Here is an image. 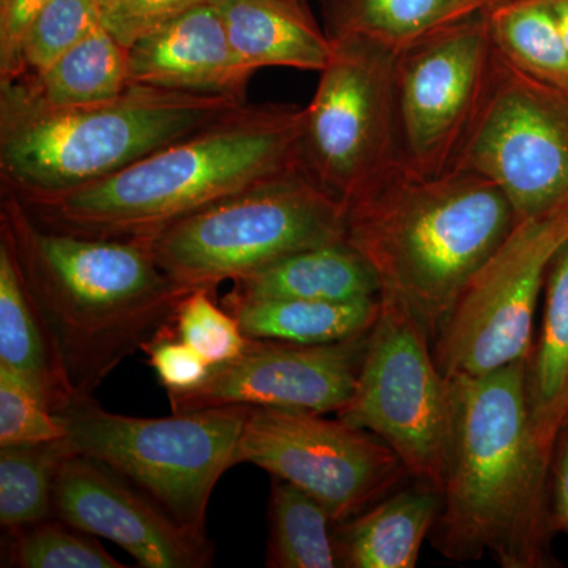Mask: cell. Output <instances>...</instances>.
<instances>
[{
	"label": "cell",
	"mask_w": 568,
	"mask_h": 568,
	"mask_svg": "<svg viewBox=\"0 0 568 568\" xmlns=\"http://www.w3.org/2000/svg\"><path fill=\"white\" fill-rule=\"evenodd\" d=\"M525 362L447 377L452 425L443 507L429 541L454 562L491 555L503 568L549 566V470L526 403Z\"/></svg>",
	"instance_id": "1"
},
{
	"label": "cell",
	"mask_w": 568,
	"mask_h": 568,
	"mask_svg": "<svg viewBox=\"0 0 568 568\" xmlns=\"http://www.w3.org/2000/svg\"><path fill=\"white\" fill-rule=\"evenodd\" d=\"M0 241L50 324L78 398L173 324L192 291L156 263L152 237H89L41 226L10 194L0 203Z\"/></svg>",
	"instance_id": "2"
},
{
	"label": "cell",
	"mask_w": 568,
	"mask_h": 568,
	"mask_svg": "<svg viewBox=\"0 0 568 568\" xmlns=\"http://www.w3.org/2000/svg\"><path fill=\"white\" fill-rule=\"evenodd\" d=\"M301 123L302 108L295 104L246 102L102 181L17 200L51 230L102 239L153 237L185 216L297 168Z\"/></svg>",
	"instance_id": "3"
},
{
	"label": "cell",
	"mask_w": 568,
	"mask_h": 568,
	"mask_svg": "<svg viewBox=\"0 0 568 568\" xmlns=\"http://www.w3.org/2000/svg\"><path fill=\"white\" fill-rule=\"evenodd\" d=\"M499 186L452 170L422 178L402 164L346 209V241L364 254L383 293L435 342L469 280L517 224Z\"/></svg>",
	"instance_id": "4"
},
{
	"label": "cell",
	"mask_w": 568,
	"mask_h": 568,
	"mask_svg": "<svg viewBox=\"0 0 568 568\" xmlns=\"http://www.w3.org/2000/svg\"><path fill=\"white\" fill-rule=\"evenodd\" d=\"M246 102L130 84L108 102L55 108L0 81L2 193L40 196L102 181Z\"/></svg>",
	"instance_id": "5"
},
{
	"label": "cell",
	"mask_w": 568,
	"mask_h": 568,
	"mask_svg": "<svg viewBox=\"0 0 568 568\" xmlns=\"http://www.w3.org/2000/svg\"><path fill=\"white\" fill-rule=\"evenodd\" d=\"M248 409L223 406L132 417L80 396L58 414L73 454L110 467L183 528L207 534L209 503L220 478L239 465Z\"/></svg>",
	"instance_id": "6"
},
{
	"label": "cell",
	"mask_w": 568,
	"mask_h": 568,
	"mask_svg": "<svg viewBox=\"0 0 568 568\" xmlns=\"http://www.w3.org/2000/svg\"><path fill=\"white\" fill-rule=\"evenodd\" d=\"M346 239V209L298 168L153 235L156 263L185 290L215 293L290 254Z\"/></svg>",
	"instance_id": "7"
},
{
	"label": "cell",
	"mask_w": 568,
	"mask_h": 568,
	"mask_svg": "<svg viewBox=\"0 0 568 568\" xmlns=\"http://www.w3.org/2000/svg\"><path fill=\"white\" fill-rule=\"evenodd\" d=\"M332 43L315 95L302 108L297 168L347 209L399 164L394 97L398 52L361 37Z\"/></svg>",
	"instance_id": "8"
},
{
	"label": "cell",
	"mask_w": 568,
	"mask_h": 568,
	"mask_svg": "<svg viewBox=\"0 0 568 568\" xmlns=\"http://www.w3.org/2000/svg\"><path fill=\"white\" fill-rule=\"evenodd\" d=\"M336 417L383 439L414 481L443 493L450 384L437 368L424 328L386 294H381L353 398Z\"/></svg>",
	"instance_id": "9"
},
{
	"label": "cell",
	"mask_w": 568,
	"mask_h": 568,
	"mask_svg": "<svg viewBox=\"0 0 568 568\" xmlns=\"http://www.w3.org/2000/svg\"><path fill=\"white\" fill-rule=\"evenodd\" d=\"M567 241L568 205L518 220L469 280L433 342L444 376H484L528 358L548 267Z\"/></svg>",
	"instance_id": "10"
},
{
	"label": "cell",
	"mask_w": 568,
	"mask_h": 568,
	"mask_svg": "<svg viewBox=\"0 0 568 568\" xmlns=\"http://www.w3.org/2000/svg\"><path fill=\"white\" fill-rule=\"evenodd\" d=\"M495 59L485 11L396 54V141L405 170L422 178L454 170L487 99Z\"/></svg>",
	"instance_id": "11"
},
{
	"label": "cell",
	"mask_w": 568,
	"mask_h": 568,
	"mask_svg": "<svg viewBox=\"0 0 568 568\" xmlns=\"http://www.w3.org/2000/svg\"><path fill=\"white\" fill-rule=\"evenodd\" d=\"M324 416L250 407L239 463L304 489L339 525L394 493L409 474L383 439Z\"/></svg>",
	"instance_id": "12"
},
{
	"label": "cell",
	"mask_w": 568,
	"mask_h": 568,
	"mask_svg": "<svg viewBox=\"0 0 568 568\" xmlns=\"http://www.w3.org/2000/svg\"><path fill=\"white\" fill-rule=\"evenodd\" d=\"M454 170L496 183L518 220L567 207L568 95L530 80L496 52L487 99Z\"/></svg>",
	"instance_id": "13"
},
{
	"label": "cell",
	"mask_w": 568,
	"mask_h": 568,
	"mask_svg": "<svg viewBox=\"0 0 568 568\" xmlns=\"http://www.w3.org/2000/svg\"><path fill=\"white\" fill-rule=\"evenodd\" d=\"M368 334L328 343L297 345L250 338L244 353L212 366L201 386L168 392L173 413L207 407H280L338 414L353 398Z\"/></svg>",
	"instance_id": "14"
},
{
	"label": "cell",
	"mask_w": 568,
	"mask_h": 568,
	"mask_svg": "<svg viewBox=\"0 0 568 568\" xmlns=\"http://www.w3.org/2000/svg\"><path fill=\"white\" fill-rule=\"evenodd\" d=\"M54 517L108 538L141 567L212 566L207 534L183 528L140 488L84 455L71 454L62 462L54 485Z\"/></svg>",
	"instance_id": "15"
},
{
	"label": "cell",
	"mask_w": 568,
	"mask_h": 568,
	"mask_svg": "<svg viewBox=\"0 0 568 568\" xmlns=\"http://www.w3.org/2000/svg\"><path fill=\"white\" fill-rule=\"evenodd\" d=\"M130 84L246 99L256 71L235 54L215 3L196 7L129 48Z\"/></svg>",
	"instance_id": "16"
},
{
	"label": "cell",
	"mask_w": 568,
	"mask_h": 568,
	"mask_svg": "<svg viewBox=\"0 0 568 568\" xmlns=\"http://www.w3.org/2000/svg\"><path fill=\"white\" fill-rule=\"evenodd\" d=\"M227 39L237 58L253 71L267 67L324 70L334 43L294 0H215Z\"/></svg>",
	"instance_id": "17"
},
{
	"label": "cell",
	"mask_w": 568,
	"mask_h": 568,
	"mask_svg": "<svg viewBox=\"0 0 568 568\" xmlns=\"http://www.w3.org/2000/svg\"><path fill=\"white\" fill-rule=\"evenodd\" d=\"M443 507V493L416 481L334 526L338 566L414 568Z\"/></svg>",
	"instance_id": "18"
},
{
	"label": "cell",
	"mask_w": 568,
	"mask_h": 568,
	"mask_svg": "<svg viewBox=\"0 0 568 568\" xmlns=\"http://www.w3.org/2000/svg\"><path fill=\"white\" fill-rule=\"evenodd\" d=\"M0 365L24 377L54 413H61L78 398L50 324L3 241H0Z\"/></svg>",
	"instance_id": "19"
},
{
	"label": "cell",
	"mask_w": 568,
	"mask_h": 568,
	"mask_svg": "<svg viewBox=\"0 0 568 568\" xmlns=\"http://www.w3.org/2000/svg\"><path fill=\"white\" fill-rule=\"evenodd\" d=\"M383 284L373 265L349 242L312 246L234 282L237 298H297L353 302L379 297Z\"/></svg>",
	"instance_id": "20"
},
{
	"label": "cell",
	"mask_w": 568,
	"mask_h": 568,
	"mask_svg": "<svg viewBox=\"0 0 568 568\" xmlns=\"http://www.w3.org/2000/svg\"><path fill=\"white\" fill-rule=\"evenodd\" d=\"M526 403L534 435L552 457L568 424V241L549 264L540 331L525 362Z\"/></svg>",
	"instance_id": "21"
},
{
	"label": "cell",
	"mask_w": 568,
	"mask_h": 568,
	"mask_svg": "<svg viewBox=\"0 0 568 568\" xmlns=\"http://www.w3.org/2000/svg\"><path fill=\"white\" fill-rule=\"evenodd\" d=\"M223 306L250 338L328 345L368 334L379 316L381 295L353 302H317L226 294Z\"/></svg>",
	"instance_id": "22"
},
{
	"label": "cell",
	"mask_w": 568,
	"mask_h": 568,
	"mask_svg": "<svg viewBox=\"0 0 568 568\" xmlns=\"http://www.w3.org/2000/svg\"><path fill=\"white\" fill-rule=\"evenodd\" d=\"M503 0H320L328 39L361 37L399 52Z\"/></svg>",
	"instance_id": "23"
},
{
	"label": "cell",
	"mask_w": 568,
	"mask_h": 568,
	"mask_svg": "<svg viewBox=\"0 0 568 568\" xmlns=\"http://www.w3.org/2000/svg\"><path fill=\"white\" fill-rule=\"evenodd\" d=\"M13 81V80H11ZM41 103L88 106L122 95L130 85L129 48L102 26L39 74L17 78Z\"/></svg>",
	"instance_id": "24"
},
{
	"label": "cell",
	"mask_w": 568,
	"mask_h": 568,
	"mask_svg": "<svg viewBox=\"0 0 568 568\" xmlns=\"http://www.w3.org/2000/svg\"><path fill=\"white\" fill-rule=\"evenodd\" d=\"M485 14L496 52L508 65L568 95V48L548 0H503Z\"/></svg>",
	"instance_id": "25"
},
{
	"label": "cell",
	"mask_w": 568,
	"mask_h": 568,
	"mask_svg": "<svg viewBox=\"0 0 568 568\" xmlns=\"http://www.w3.org/2000/svg\"><path fill=\"white\" fill-rule=\"evenodd\" d=\"M334 521L304 489L272 476L265 567L335 568Z\"/></svg>",
	"instance_id": "26"
},
{
	"label": "cell",
	"mask_w": 568,
	"mask_h": 568,
	"mask_svg": "<svg viewBox=\"0 0 568 568\" xmlns=\"http://www.w3.org/2000/svg\"><path fill=\"white\" fill-rule=\"evenodd\" d=\"M73 454L67 436L51 443L0 446V525L22 528L54 517V485Z\"/></svg>",
	"instance_id": "27"
},
{
	"label": "cell",
	"mask_w": 568,
	"mask_h": 568,
	"mask_svg": "<svg viewBox=\"0 0 568 568\" xmlns=\"http://www.w3.org/2000/svg\"><path fill=\"white\" fill-rule=\"evenodd\" d=\"M7 566L20 568H125L91 534L52 517L7 530Z\"/></svg>",
	"instance_id": "28"
},
{
	"label": "cell",
	"mask_w": 568,
	"mask_h": 568,
	"mask_svg": "<svg viewBox=\"0 0 568 568\" xmlns=\"http://www.w3.org/2000/svg\"><path fill=\"white\" fill-rule=\"evenodd\" d=\"M102 0H48L22 36L20 77L47 70L102 26Z\"/></svg>",
	"instance_id": "29"
},
{
	"label": "cell",
	"mask_w": 568,
	"mask_h": 568,
	"mask_svg": "<svg viewBox=\"0 0 568 568\" xmlns=\"http://www.w3.org/2000/svg\"><path fill=\"white\" fill-rule=\"evenodd\" d=\"M175 335L212 366L226 364L244 353L250 338L237 320L213 301V291L200 287L186 294L175 310Z\"/></svg>",
	"instance_id": "30"
},
{
	"label": "cell",
	"mask_w": 568,
	"mask_h": 568,
	"mask_svg": "<svg viewBox=\"0 0 568 568\" xmlns=\"http://www.w3.org/2000/svg\"><path fill=\"white\" fill-rule=\"evenodd\" d=\"M65 436L61 416L40 392L0 365V446L51 443Z\"/></svg>",
	"instance_id": "31"
},
{
	"label": "cell",
	"mask_w": 568,
	"mask_h": 568,
	"mask_svg": "<svg viewBox=\"0 0 568 568\" xmlns=\"http://www.w3.org/2000/svg\"><path fill=\"white\" fill-rule=\"evenodd\" d=\"M215 0H114L104 7L102 24L123 47L130 48L166 22Z\"/></svg>",
	"instance_id": "32"
},
{
	"label": "cell",
	"mask_w": 568,
	"mask_h": 568,
	"mask_svg": "<svg viewBox=\"0 0 568 568\" xmlns=\"http://www.w3.org/2000/svg\"><path fill=\"white\" fill-rule=\"evenodd\" d=\"M142 351L168 392L192 390L211 375L212 365L175 335L173 324L153 336Z\"/></svg>",
	"instance_id": "33"
},
{
	"label": "cell",
	"mask_w": 568,
	"mask_h": 568,
	"mask_svg": "<svg viewBox=\"0 0 568 568\" xmlns=\"http://www.w3.org/2000/svg\"><path fill=\"white\" fill-rule=\"evenodd\" d=\"M48 0H0V81L21 74V40L29 22Z\"/></svg>",
	"instance_id": "34"
},
{
	"label": "cell",
	"mask_w": 568,
	"mask_h": 568,
	"mask_svg": "<svg viewBox=\"0 0 568 568\" xmlns=\"http://www.w3.org/2000/svg\"><path fill=\"white\" fill-rule=\"evenodd\" d=\"M549 510L555 530L568 536V424L559 433L549 470Z\"/></svg>",
	"instance_id": "35"
},
{
	"label": "cell",
	"mask_w": 568,
	"mask_h": 568,
	"mask_svg": "<svg viewBox=\"0 0 568 568\" xmlns=\"http://www.w3.org/2000/svg\"><path fill=\"white\" fill-rule=\"evenodd\" d=\"M548 3L551 7L552 14H555L556 22H558L564 43L568 48V0H548Z\"/></svg>",
	"instance_id": "36"
},
{
	"label": "cell",
	"mask_w": 568,
	"mask_h": 568,
	"mask_svg": "<svg viewBox=\"0 0 568 568\" xmlns=\"http://www.w3.org/2000/svg\"><path fill=\"white\" fill-rule=\"evenodd\" d=\"M111 2H114V0H102L103 9L104 7L110 6Z\"/></svg>",
	"instance_id": "37"
},
{
	"label": "cell",
	"mask_w": 568,
	"mask_h": 568,
	"mask_svg": "<svg viewBox=\"0 0 568 568\" xmlns=\"http://www.w3.org/2000/svg\"><path fill=\"white\" fill-rule=\"evenodd\" d=\"M294 2L304 3V6H308V0H294Z\"/></svg>",
	"instance_id": "38"
}]
</instances>
